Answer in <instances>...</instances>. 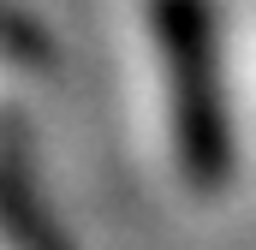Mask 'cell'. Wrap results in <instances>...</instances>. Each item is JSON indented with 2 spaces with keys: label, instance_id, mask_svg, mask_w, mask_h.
Listing matches in <instances>:
<instances>
[{
  "label": "cell",
  "instance_id": "1",
  "mask_svg": "<svg viewBox=\"0 0 256 250\" xmlns=\"http://www.w3.org/2000/svg\"><path fill=\"white\" fill-rule=\"evenodd\" d=\"M161 36L179 72V149L196 185L226 179V114H220V72L208 60V18L196 0H161Z\"/></svg>",
  "mask_w": 256,
  "mask_h": 250
}]
</instances>
